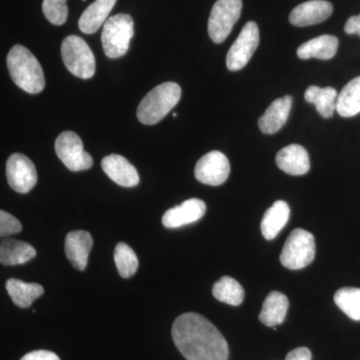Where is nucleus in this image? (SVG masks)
I'll list each match as a JSON object with an SVG mask.
<instances>
[{
  "mask_svg": "<svg viewBox=\"0 0 360 360\" xmlns=\"http://www.w3.org/2000/svg\"><path fill=\"white\" fill-rule=\"evenodd\" d=\"M172 340L186 360H227L229 348L219 329L202 315L187 312L172 324Z\"/></svg>",
  "mask_w": 360,
  "mask_h": 360,
  "instance_id": "f257e3e1",
  "label": "nucleus"
},
{
  "mask_svg": "<svg viewBox=\"0 0 360 360\" xmlns=\"http://www.w3.org/2000/svg\"><path fill=\"white\" fill-rule=\"evenodd\" d=\"M14 84L27 94H40L44 89V70L37 58L22 45H14L6 59Z\"/></svg>",
  "mask_w": 360,
  "mask_h": 360,
  "instance_id": "f03ea898",
  "label": "nucleus"
},
{
  "mask_svg": "<svg viewBox=\"0 0 360 360\" xmlns=\"http://www.w3.org/2000/svg\"><path fill=\"white\" fill-rule=\"evenodd\" d=\"M180 97L181 89L175 82H165L158 85L139 103L137 118L143 124H156L174 110Z\"/></svg>",
  "mask_w": 360,
  "mask_h": 360,
  "instance_id": "7ed1b4c3",
  "label": "nucleus"
},
{
  "mask_svg": "<svg viewBox=\"0 0 360 360\" xmlns=\"http://www.w3.org/2000/svg\"><path fill=\"white\" fill-rule=\"evenodd\" d=\"M134 20L129 14H116L106 20L101 33V42L108 58H122L129 51L134 34Z\"/></svg>",
  "mask_w": 360,
  "mask_h": 360,
  "instance_id": "20e7f679",
  "label": "nucleus"
},
{
  "mask_svg": "<svg viewBox=\"0 0 360 360\" xmlns=\"http://www.w3.org/2000/svg\"><path fill=\"white\" fill-rule=\"evenodd\" d=\"M61 58L68 71L82 79H89L96 73V58L89 44L77 35H70L61 45Z\"/></svg>",
  "mask_w": 360,
  "mask_h": 360,
  "instance_id": "39448f33",
  "label": "nucleus"
},
{
  "mask_svg": "<svg viewBox=\"0 0 360 360\" xmlns=\"http://www.w3.org/2000/svg\"><path fill=\"white\" fill-rule=\"evenodd\" d=\"M315 240L314 236L304 229H295L284 243L281 262L288 269H304L314 262Z\"/></svg>",
  "mask_w": 360,
  "mask_h": 360,
  "instance_id": "423d86ee",
  "label": "nucleus"
},
{
  "mask_svg": "<svg viewBox=\"0 0 360 360\" xmlns=\"http://www.w3.org/2000/svg\"><path fill=\"white\" fill-rule=\"evenodd\" d=\"M243 0H217L208 20V34L215 44H221L231 34L240 18Z\"/></svg>",
  "mask_w": 360,
  "mask_h": 360,
  "instance_id": "0eeeda50",
  "label": "nucleus"
},
{
  "mask_svg": "<svg viewBox=\"0 0 360 360\" xmlns=\"http://www.w3.org/2000/svg\"><path fill=\"white\" fill-rule=\"evenodd\" d=\"M56 153L71 172H82L89 169L94 165V160L84 150L82 139L75 132L65 131L56 139Z\"/></svg>",
  "mask_w": 360,
  "mask_h": 360,
  "instance_id": "6e6552de",
  "label": "nucleus"
},
{
  "mask_svg": "<svg viewBox=\"0 0 360 360\" xmlns=\"http://www.w3.org/2000/svg\"><path fill=\"white\" fill-rule=\"evenodd\" d=\"M259 44V30L257 23L248 21L238 39L231 45L226 56V66L231 71L243 70L252 58Z\"/></svg>",
  "mask_w": 360,
  "mask_h": 360,
  "instance_id": "1a4fd4ad",
  "label": "nucleus"
},
{
  "mask_svg": "<svg viewBox=\"0 0 360 360\" xmlns=\"http://www.w3.org/2000/svg\"><path fill=\"white\" fill-rule=\"evenodd\" d=\"M6 179L9 186L16 193H30L37 186V168L27 156L13 153L7 160Z\"/></svg>",
  "mask_w": 360,
  "mask_h": 360,
  "instance_id": "9d476101",
  "label": "nucleus"
},
{
  "mask_svg": "<svg viewBox=\"0 0 360 360\" xmlns=\"http://www.w3.org/2000/svg\"><path fill=\"white\" fill-rule=\"evenodd\" d=\"M231 174V165L226 156L220 151L206 153L198 161L194 169L195 179L207 186H219L224 184Z\"/></svg>",
  "mask_w": 360,
  "mask_h": 360,
  "instance_id": "9b49d317",
  "label": "nucleus"
},
{
  "mask_svg": "<svg viewBox=\"0 0 360 360\" xmlns=\"http://www.w3.org/2000/svg\"><path fill=\"white\" fill-rule=\"evenodd\" d=\"M205 212V203L198 198H191L168 210L163 214L162 224L167 229H179L198 221Z\"/></svg>",
  "mask_w": 360,
  "mask_h": 360,
  "instance_id": "f8f14e48",
  "label": "nucleus"
},
{
  "mask_svg": "<svg viewBox=\"0 0 360 360\" xmlns=\"http://www.w3.org/2000/svg\"><path fill=\"white\" fill-rule=\"evenodd\" d=\"M333 11L330 2L326 0H310L300 4L291 11L290 21L291 25L304 27L314 25L328 20Z\"/></svg>",
  "mask_w": 360,
  "mask_h": 360,
  "instance_id": "ddd939ff",
  "label": "nucleus"
},
{
  "mask_svg": "<svg viewBox=\"0 0 360 360\" xmlns=\"http://www.w3.org/2000/svg\"><path fill=\"white\" fill-rule=\"evenodd\" d=\"M103 172L118 186L134 187L139 184L136 168L127 158L120 155L105 156L101 161Z\"/></svg>",
  "mask_w": 360,
  "mask_h": 360,
  "instance_id": "4468645a",
  "label": "nucleus"
},
{
  "mask_svg": "<svg viewBox=\"0 0 360 360\" xmlns=\"http://www.w3.org/2000/svg\"><path fill=\"white\" fill-rule=\"evenodd\" d=\"M94 245V239L89 232L84 231H71L66 236V257L75 269L84 270L87 266L90 250Z\"/></svg>",
  "mask_w": 360,
  "mask_h": 360,
  "instance_id": "2eb2a0df",
  "label": "nucleus"
},
{
  "mask_svg": "<svg viewBox=\"0 0 360 360\" xmlns=\"http://www.w3.org/2000/svg\"><path fill=\"white\" fill-rule=\"evenodd\" d=\"M292 97L285 96L276 99L265 110L264 115L258 120V127L264 134H274L279 131L290 116Z\"/></svg>",
  "mask_w": 360,
  "mask_h": 360,
  "instance_id": "dca6fc26",
  "label": "nucleus"
},
{
  "mask_svg": "<svg viewBox=\"0 0 360 360\" xmlns=\"http://www.w3.org/2000/svg\"><path fill=\"white\" fill-rule=\"evenodd\" d=\"M276 165L288 174H307L310 169L309 155L303 146L290 144L278 151Z\"/></svg>",
  "mask_w": 360,
  "mask_h": 360,
  "instance_id": "f3484780",
  "label": "nucleus"
},
{
  "mask_svg": "<svg viewBox=\"0 0 360 360\" xmlns=\"http://www.w3.org/2000/svg\"><path fill=\"white\" fill-rule=\"evenodd\" d=\"M117 0H96L84 11L78 21V27L86 34L96 33L108 20V15Z\"/></svg>",
  "mask_w": 360,
  "mask_h": 360,
  "instance_id": "a211bd4d",
  "label": "nucleus"
},
{
  "mask_svg": "<svg viewBox=\"0 0 360 360\" xmlns=\"http://www.w3.org/2000/svg\"><path fill=\"white\" fill-rule=\"evenodd\" d=\"M288 305L290 302L286 295L278 291H272L265 298L260 311L259 321L269 328H276L285 319Z\"/></svg>",
  "mask_w": 360,
  "mask_h": 360,
  "instance_id": "6ab92c4d",
  "label": "nucleus"
},
{
  "mask_svg": "<svg viewBox=\"0 0 360 360\" xmlns=\"http://www.w3.org/2000/svg\"><path fill=\"white\" fill-rule=\"evenodd\" d=\"M290 214V206L285 201L277 200L270 206L264 213V219L260 225L264 238L267 240L276 238L281 229L288 224Z\"/></svg>",
  "mask_w": 360,
  "mask_h": 360,
  "instance_id": "aec40b11",
  "label": "nucleus"
},
{
  "mask_svg": "<svg viewBox=\"0 0 360 360\" xmlns=\"http://www.w3.org/2000/svg\"><path fill=\"white\" fill-rule=\"evenodd\" d=\"M338 49V37L321 35L300 45L297 49V56L302 59L317 58L326 60L335 56Z\"/></svg>",
  "mask_w": 360,
  "mask_h": 360,
  "instance_id": "412c9836",
  "label": "nucleus"
},
{
  "mask_svg": "<svg viewBox=\"0 0 360 360\" xmlns=\"http://www.w3.org/2000/svg\"><path fill=\"white\" fill-rule=\"evenodd\" d=\"M37 257L32 245L16 239H6L0 245V262L4 265L26 264Z\"/></svg>",
  "mask_w": 360,
  "mask_h": 360,
  "instance_id": "4be33fe9",
  "label": "nucleus"
},
{
  "mask_svg": "<svg viewBox=\"0 0 360 360\" xmlns=\"http://www.w3.org/2000/svg\"><path fill=\"white\" fill-rule=\"evenodd\" d=\"M6 290L14 304L20 309H27L44 293V288L40 284L26 283L15 278L6 281Z\"/></svg>",
  "mask_w": 360,
  "mask_h": 360,
  "instance_id": "5701e85b",
  "label": "nucleus"
},
{
  "mask_svg": "<svg viewBox=\"0 0 360 360\" xmlns=\"http://www.w3.org/2000/svg\"><path fill=\"white\" fill-rule=\"evenodd\" d=\"M338 97V91L333 87L321 89L314 85L309 86L304 94L305 101L314 104L317 112L324 118H330L335 113Z\"/></svg>",
  "mask_w": 360,
  "mask_h": 360,
  "instance_id": "b1692460",
  "label": "nucleus"
},
{
  "mask_svg": "<svg viewBox=\"0 0 360 360\" xmlns=\"http://www.w3.org/2000/svg\"><path fill=\"white\" fill-rule=\"evenodd\" d=\"M336 111L342 117H352L360 112V77L348 82L341 90L336 103Z\"/></svg>",
  "mask_w": 360,
  "mask_h": 360,
  "instance_id": "393cba45",
  "label": "nucleus"
},
{
  "mask_svg": "<svg viewBox=\"0 0 360 360\" xmlns=\"http://www.w3.org/2000/svg\"><path fill=\"white\" fill-rule=\"evenodd\" d=\"M212 295L219 302L238 307L245 300V293L238 281L232 277L224 276L213 285Z\"/></svg>",
  "mask_w": 360,
  "mask_h": 360,
  "instance_id": "a878e982",
  "label": "nucleus"
},
{
  "mask_svg": "<svg viewBox=\"0 0 360 360\" xmlns=\"http://www.w3.org/2000/svg\"><path fill=\"white\" fill-rule=\"evenodd\" d=\"M335 302L349 319L360 321V288H340L335 293Z\"/></svg>",
  "mask_w": 360,
  "mask_h": 360,
  "instance_id": "bb28decb",
  "label": "nucleus"
},
{
  "mask_svg": "<svg viewBox=\"0 0 360 360\" xmlns=\"http://www.w3.org/2000/svg\"><path fill=\"white\" fill-rule=\"evenodd\" d=\"M115 262L120 276L129 278L139 269V258L134 250L127 243H120L115 250Z\"/></svg>",
  "mask_w": 360,
  "mask_h": 360,
  "instance_id": "cd10ccee",
  "label": "nucleus"
},
{
  "mask_svg": "<svg viewBox=\"0 0 360 360\" xmlns=\"http://www.w3.org/2000/svg\"><path fill=\"white\" fill-rule=\"evenodd\" d=\"M42 11L45 18L54 25H65L68 20V7L66 0H44Z\"/></svg>",
  "mask_w": 360,
  "mask_h": 360,
  "instance_id": "c85d7f7f",
  "label": "nucleus"
},
{
  "mask_svg": "<svg viewBox=\"0 0 360 360\" xmlns=\"http://www.w3.org/2000/svg\"><path fill=\"white\" fill-rule=\"evenodd\" d=\"M21 231H22V225L20 220L4 210L0 212V236L1 238L20 233Z\"/></svg>",
  "mask_w": 360,
  "mask_h": 360,
  "instance_id": "c756f323",
  "label": "nucleus"
},
{
  "mask_svg": "<svg viewBox=\"0 0 360 360\" xmlns=\"http://www.w3.org/2000/svg\"><path fill=\"white\" fill-rule=\"evenodd\" d=\"M20 360H60L58 354L49 350H35L25 354Z\"/></svg>",
  "mask_w": 360,
  "mask_h": 360,
  "instance_id": "7c9ffc66",
  "label": "nucleus"
},
{
  "mask_svg": "<svg viewBox=\"0 0 360 360\" xmlns=\"http://www.w3.org/2000/svg\"><path fill=\"white\" fill-rule=\"evenodd\" d=\"M311 352L307 347H298L286 355L285 360H311Z\"/></svg>",
  "mask_w": 360,
  "mask_h": 360,
  "instance_id": "2f4dec72",
  "label": "nucleus"
},
{
  "mask_svg": "<svg viewBox=\"0 0 360 360\" xmlns=\"http://www.w3.org/2000/svg\"><path fill=\"white\" fill-rule=\"evenodd\" d=\"M345 30L347 34L360 35V14L359 15L352 16V18L347 21Z\"/></svg>",
  "mask_w": 360,
  "mask_h": 360,
  "instance_id": "473e14b6",
  "label": "nucleus"
},
{
  "mask_svg": "<svg viewBox=\"0 0 360 360\" xmlns=\"http://www.w3.org/2000/svg\"><path fill=\"white\" fill-rule=\"evenodd\" d=\"M174 117H176V116H177V113H175V112H174Z\"/></svg>",
  "mask_w": 360,
  "mask_h": 360,
  "instance_id": "72a5a7b5",
  "label": "nucleus"
},
{
  "mask_svg": "<svg viewBox=\"0 0 360 360\" xmlns=\"http://www.w3.org/2000/svg\"><path fill=\"white\" fill-rule=\"evenodd\" d=\"M82 1H85V0H82Z\"/></svg>",
  "mask_w": 360,
  "mask_h": 360,
  "instance_id": "f704fd0d",
  "label": "nucleus"
}]
</instances>
